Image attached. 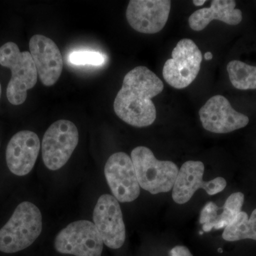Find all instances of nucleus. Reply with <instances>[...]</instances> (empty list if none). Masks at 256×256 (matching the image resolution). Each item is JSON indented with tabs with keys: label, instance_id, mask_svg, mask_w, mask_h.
Here are the masks:
<instances>
[{
	"label": "nucleus",
	"instance_id": "1",
	"mask_svg": "<svg viewBox=\"0 0 256 256\" xmlns=\"http://www.w3.org/2000/svg\"><path fill=\"white\" fill-rule=\"evenodd\" d=\"M163 89L164 84L156 74L143 66L136 67L124 76L122 88L114 100V112L134 127L151 126L156 117L152 98Z\"/></svg>",
	"mask_w": 256,
	"mask_h": 256
},
{
	"label": "nucleus",
	"instance_id": "2",
	"mask_svg": "<svg viewBox=\"0 0 256 256\" xmlns=\"http://www.w3.org/2000/svg\"><path fill=\"white\" fill-rule=\"evenodd\" d=\"M42 232L40 208L30 202L20 203L0 229V252L14 254L30 247Z\"/></svg>",
	"mask_w": 256,
	"mask_h": 256
},
{
	"label": "nucleus",
	"instance_id": "3",
	"mask_svg": "<svg viewBox=\"0 0 256 256\" xmlns=\"http://www.w3.org/2000/svg\"><path fill=\"white\" fill-rule=\"evenodd\" d=\"M0 65L12 72L6 88L8 100L12 105H22L26 100L28 90L35 86L38 79L31 54L21 52L14 42H8L0 47Z\"/></svg>",
	"mask_w": 256,
	"mask_h": 256
},
{
	"label": "nucleus",
	"instance_id": "4",
	"mask_svg": "<svg viewBox=\"0 0 256 256\" xmlns=\"http://www.w3.org/2000/svg\"><path fill=\"white\" fill-rule=\"evenodd\" d=\"M138 183L152 194L170 192L178 178V166L171 161H161L144 146L134 148L131 152Z\"/></svg>",
	"mask_w": 256,
	"mask_h": 256
},
{
	"label": "nucleus",
	"instance_id": "5",
	"mask_svg": "<svg viewBox=\"0 0 256 256\" xmlns=\"http://www.w3.org/2000/svg\"><path fill=\"white\" fill-rule=\"evenodd\" d=\"M78 128L72 121L60 120L54 122L42 140V159L48 170L63 168L78 146Z\"/></svg>",
	"mask_w": 256,
	"mask_h": 256
},
{
	"label": "nucleus",
	"instance_id": "6",
	"mask_svg": "<svg viewBox=\"0 0 256 256\" xmlns=\"http://www.w3.org/2000/svg\"><path fill=\"white\" fill-rule=\"evenodd\" d=\"M202 54L190 38L178 42L172 53V58L165 62L162 75L172 87L183 89L188 87L200 73Z\"/></svg>",
	"mask_w": 256,
	"mask_h": 256
},
{
	"label": "nucleus",
	"instance_id": "7",
	"mask_svg": "<svg viewBox=\"0 0 256 256\" xmlns=\"http://www.w3.org/2000/svg\"><path fill=\"white\" fill-rule=\"evenodd\" d=\"M104 244L95 224L87 220L68 224L54 240L56 252L75 256H101Z\"/></svg>",
	"mask_w": 256,
	"mask_h": 256
},
{
	"label": "nucleus",
	"instance_id": "8",
	"mask_svg": "<svg viewBox=\"0 0 256 256\" xmlns=\"http://www.w3.org/2000/svg\"><path fill=\"white\" fill-rule=\"evenodd\" d=\"M104 173L114 196L122 203L137 200L140 186L130 156L122 152L114 153L106 162Z\"/></svg>",
	"mask_w": 256,
	"mask_h": 256
},
{
	"label": "nucleus",
	"instance_id": "9",
	"mask_svg": "<svg viewBox=\"0 0 256 256\" xmlns=\"http://www.w3.org/2000/svg\"><path fill=\"white\" fill-rule=\"evenodd\" d=\"M92 218L106 246L118 249L124 246L126 226L119 202L114 196L104 194L99 197Z\"/></svg>",
	"mask_w": 256,
	"mask_h": 256
},
{
	"label": "nucleus",
	"instance_id": "10",
	"mask_svg": "<svg viewBox=\"0 0 256 256\" xmlns=\"http://www.w3.org/2000/svg\"><path fill=\"white\" fill-rule=\"evenodd\" d=\"M204 164L200 161H188L178 170L172 188V198L178 204L188 203L195 192L204 188L208 195H215L226 186L225 178H216L210 181L203 180Z\"/></svg>",
	"mask_w": 256,
	"mask_h": 256
},
{
	"label": "nucleus",
	"instance_id": "11",
	"mask_svg": "<svg viewBox=\"0 0 256 256\" xmlns=\"http://www.w3.org/2000/svg\"><path fill=\"white\" fill-rule=\"evenodd\" d=\"M202 126L210 132L224 134L246 127L249 118L234 110L228 99L216 95L207 100L198 112Z\"/></svg>",
	"mask_w": 256,
	"mask_h": 256
},
{
	"label": "nucleus",
	"instance_id": "12",
	"mask_svg": "<svg viewBox=\"0 0 256 256\" xmlns=\"http://www.w3.org/2000/svg\"><path fill=\"white\" fill-rule=\"evenodd\" d=\"M170 10L169 0H132L128 4L126 18L133 30L152 34L164 28Z\"/></svg>",
	"mask_w": 256,
	"mask_h": 256
},
{
	"label": "nucleus",
	"instance_id": "13",
	"mask_svg": "<svg viewBox=\"0 0 256 256\" xmlns=\"http://www.w3.org/2000/svg\"><path fill=\"white\" fill-rule=\"evenodd\" d=\"M30 50L42 84L54 85L63 70L62 54L55 42L43 35H34L30 40Z\"/></svg>",
	"mask_w": 256,
	"mask_h": 256
},
{
	"label": "nucleus",
	"instance_id": "14",
	"mask_svg": "<svg viewBox=\"0 0 256 256\" xmlns=\"http://www.w3.org/2000/svg\"><path fill=\"white\" fill-rule=\"evenodd\" d=\"M40 140L36 133L20 131L13 136L6 150V162L10 171L18 176L30 174L40 154Z\"/></svg>",
	"mask_w": 256,
	"mask_h": 256
},
{
	"label": "nucleus",
	"instance_id": "15",
	"mask_svg": "<svg viewBox=\"0 0 256 256\" xmlns=\"http://www.w3.org/2000/svg\"><path fill=\"white\" fill-rule=\"evenodd\" d=\"M234 0H213L210 8L196 10L188 18L190 28L194 31L204 30L213 20H218L229 25L242 22V12L236 9Z\"/></svg>",
	"mask_w": 256,
	"mask_h": 256
},
{
	"label": "nucleus",
	"instance_id": "16",
	"mask_svg": "<svg viewBox=\"0 0 256 256\" xmlns=\"http://www.w3.org/2000/svg\"><path fill=\"white\" fill-rule=\"evenodd\" d=\"M222 237L227 242L244 239L256 240V208L248 218L246 212H240L230 225L224 228Z\"/></svg>",
	"mask_w": 256,
	"mask_h": 256
},
{
	"label": "nucleus",
	"instance_id": "17",
	"mask_svg": "<svg viewBox=\"0 0 256 256\" xmlns=\"http://www.w3.org/2000/svg\"><path fill=\"white\" fill-rule=\"evenodd\" d=\"M229 79L236 88L239 90L256 89V66L234 60L227 65Z\"/></svg>",
	"mask_w": 256,
	"mask_h": 256
},
{
	"label": "nucleus",
	"instance_id": "18",
	"mask_svg": "<svg viewBox=\"0 0 256 256\" xmlns=\"http://www.w3.org/2000/svg\"><path fill=\"white\" fill-rule=\"evenodd\" d=\"M244 198V194L242 192H236L230 195L222 207L223 212L220 214L218 213L214 224V228L218 230L225 228L230 225L235 220L236 216L242 212Z\"/></svg>",
	"mask_w": 256,
	"mask_h": 256
},
{
	"label": "nucleus",
	"instance_id": "19",
	"mask_svg": "<svg viewBox=\"0 0 256 256\" xmlns=\"http://www.w3.org/2000/svg\"><path fill=\"white\" fill-rule=\"evenodd\" d=\"M69 62L74 65L100 66L105 62L104 55L90 50H78L69 55Z\"/></svg>",
	"mask_w": 256,
	"mask_h": 256
},
{
	"label": "nucleus",
	"instance_id": "20",
	"mask_svg": "<svg viewBox=\"0 0 256 256\" xmlns=\"http://www.w3.org/2000/svg\"><path fill=\"white\" fill-rule=\"evenodd\" d=\"M220 210V208L212 202L207 203L202 208L200 223L203 225L202 228L204 232H210L214 228V224Z\"/></svg>",
	"mask_w": 256,
	"mask_h": 256
},
{
	"label": "nucleus",
	"instance_id": "21",
	"mask_svg": "<svg viewBox=\"0 0 256 256\" xmlns=\"http://www.w3.org/2000/svg\"><path fill=\"white\" fill-rule=\"evenodd\" d=\"M171 256H192L188 248L183 246H176L170 250Z\"/></svg>",
	"mask_w": 256,
	"mask_h": 256
},
{
	"label": "nucleus",
	"instance_id": "22",
	"mask_svg": "<svg viewBox=\"0 0 256 256\" xmlns=\"http://www.w3.org/2000/svg\"><path fill=\"white\" fill-rule=\"evenodd\" d=\"M206 2V0H194V1H193V3L195 6H200L204 4Z\"/></svg>",
	"mask_w": 256,
	"mask_h": 256
},
{
	"label": "nucleus",
	"instance_id": "23",
	"mask_svg": "<svg viewBox=\"0 0 256 256\" xmlns=\"http://www.w3.org/2000/svg\"><path fill=\"white\" fill-rule=\"evenodd\" d=\"M204 58L205 60H212V58H213V55H212V54L210 53V52H206L204 54Z\"/></svg>",
	"mask_w": 256,
	"mask_h": 256
},
{
	"label": "nucleus",
	"instance_id": "24",
	"mask_svg": "<svg viewBox=\"0 0 256 256\" xmlns=\"http://www.w3.org/2000/svg\"><path fill=\"white\" fill-rule=\"evenodd\" d=\"M1 94H2V86H1V84H0V98H1Z\"/></svg>",
	"mask_w": 256,
	"mask_h": 256
},
{
	"label": "nucleus",
	"instance_id": "25",
	"mask_svg": "<svg viewBox=\"0 0 256 256\" xmlns=\"http://www.w3.org/2000/svg\"><path fill=\"white\" fill-rule=\"evenodd\" d=\"M200 235H202V234H203V232H200Z\"/></svg>",
	"mask_w": 256,
	"mask_h": 256
},
{
	"label": "nucleus",
	"instance_id": "26",
	"mask_svg": "<svg viewBox=\"0 0 256 256\" xmlns=\"http://www.w3.org/2000/svg\"><path fill=\"white\" fill-rule=\"evenodd\" d=\"M218 252H222V249H220V248L218 249Z\"/></svg>",
	"mask_w": 256,
	"mask_h": 256
}]
</instances>
